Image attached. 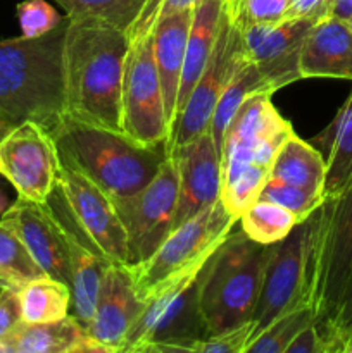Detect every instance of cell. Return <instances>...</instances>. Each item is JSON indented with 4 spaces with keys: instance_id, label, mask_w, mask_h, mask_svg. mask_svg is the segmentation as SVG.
Listing matches in <instances>:
<instances>
[{
    "instance_id": "14",
    "label": "cell",
    "mask_w": 352,
    "mask_h": 353,
    "mask_svg": "<svg viewBox=\"0 0 352 353\" xmlns=\"http://www.w3.org/2000/svg\"><path fill=\"white\" fill-rule=\"evenodd\" d=\"M59 150L50 131L33 121H21L0 141V174L17 196L45 203L57 186Z\"/></svg>"
},
{
    "instance_id": "38",
    "label": "cell",
    "mask_w": 352,
    "mask_h": 353,
    "mask_svg": "<svg viewBox=\"0 0 352 353\" xmlns=\"http://www.w3.org/2000/svg\"><path fill=\"white\" fill-rule=\"evenodd\" d=\"M285 353H328L326 341L316 323H311L297 334Z\"/></svg>"
},
{
    "instance_id": "35",
    "label": "cell",
    "mask_w": 352,
    "mask_h": 353,
    "mask_svg": "<svg viewBox=\"0 0 352 353\" xmlns=\"http://www.w3.org/2000/svg\"><path fill=\"white\" fill-rule=\"evenodd\" d=\"M314 323H316V321H314ZM317 326H320L321 331L326 334L328 341H330L331 347L335 348V352L342 353L345 333H347L349 327L352 326V271L351 274H349L347 285H345L344 293H342L340 303H338V309L333 321H331L330 324H317Z\"/></svg>"
},
{
    "instance_id": "28",
    "label": "cell",
    "mask_w": 352,
    "mask_h": 353,
    "mask_svg": "<svg viewBox=\"0 0 352 353\" xmlns=\"http://www.w3.org/2000/svg\"><path fill=\"white\" fill-rule=\"evenodd\" d=\"M238 223L251 240L261 245H275L282 241L300 221L295 214L278 203L255 200L245 209Z\"/></svg>"
},
{
    "instance_id": "44",
    "label": "cell",
    "mask_w": 352,
    "mask_h": 353,
    "mask_svg": "<svg viewBox=\"0 0 352 353\" xmlns=\"http://www.w3.org/2000/svg\"><path fill=\"white\" fill-rule=\"evenodd\" d=\"M0 286H2V288H17V286L14 285V283H10L9 279L2 274V272H0Z\"/></svg>"
},
{
    "instance_id": "17",
    "label": "cell",
    "mask_w": 352,
    "mask_h": 353,
    "mask_svg": "<svg viewBox=\"0 0 352 353\" xmlns=\"http://www.w3.org/2000/svg\"><path fill=\"white\" fill-rule=\"evenodd\" d=\"M171 154L178 162L179 192L176 202L175 228L221 200V152L211 131L190 140Z\"/></svg>"
},
{
    "instance_id": "6",
    "label": "cell",
    "mask_w": 352,
    "mask_h": 353,
    "mask_svg": "<svg viewBox=\"0 0 352 353\" xmlns=\"http://www.w3.org/2000/svg\"><path fill=\"white\" fill-rule=\"evenodd\" d=\"M162 0H150L128 33L123 72V133L148 147L169 150V126L154 55L155 21Z\"/></svg>"
},
{
    "instance_id": "20",
    "label": "cell",
    "mask_w": 352,
    "mask_h": 353,
    "mask_svg": "<svg viewBox=\"0 0 352 353\" xmlns=\"http://www.w3.org/2000/svg\"><path fill=\"white\" fill-rule=\"evenodd\" d=\"M299 74L300 79L352 81V31L347 21L328 14L311 26L300 47Z\"/></svg>"
},
{
    "instance_id": "16",
    "label": "cell",
    "mask_w": 352,
    "mask_h": 353,
    "mask_svg": "<svg viewBox=\"0 0 352 353\" xmlns=\"http://www.w3.org/2000/svg\"><path fill=\"white\" fill-rule=\"evenodd\" d=\"M0 221L19 238L35 264L45 274L71 285L68 248L54 210L47 202L37 203L17 196Z\"/></svg>"
},
{
    "instance_id": "7",
    "label": "cell",
    "mask_w": 352,
    "mask_h": 353,
    "mask_svg": "<svg viewBox=\"0 0 352 353\" xmlns=\"http://www.w3.org/2000/svg\"><path fill=\"white\" fill-rule=\"evenodd\" d=\"M204 265L164 283L144 303L123 353H193V345L207 336L199 303Z\"/></svg>"
},
{
    "instance_id": "42",
    "label": "cell",
    "mask_w": 352,
    "mask_h": 353,
    "mask_svg": "<svg viewBox=\"0 0 352 353\" xmlns=\"http://www.w3.org/2000/svg\"><path fill=\"white\" fill-rule=\"evenodd\" d=\"M17 124H19V121L14 119L10 114H7L6 110L0 109V141H2Z\"/></svg>"
},
{
    "instance_id": "8",
    "label": "cell",
    "mask_w": 352,
    "mask_h": 353,
    "mask_svg": "<svg viewBox=\"0 0 352 353\" xmlns=\"http://www.w3.org/2000/svg\"><path fill=\"white\" fill-rule=\"evenodd\" d=\"M237 223L238 217L217 200L179 226L173 228L150 257L135 265H126L138 299L145 303L164 283L206 264Z\"/></svg>"
},
{
    "instance_id": "24",
    "label": "cell",
    "mask_w": 352,
    "mask_h": 353,
    "mask_svg": "<svg viewBox=\"0 0 352 353\" xmlns=\"http://www.w3.org/2000/svg\"><path fill=\"white\" fill-rule=\"evenodd\" d=\"M324 176L326 161L323 154L313 143L300 140L295 131L278 148L269 171L271 179L307 190L317 196H323Z\"/></svg>"
},
{
    "instance_id": "34",
    "label": "cell",
    "mask_w": 352,
    "mask_h": 353,
    "mask_svg": "<svg viewBox=\"0 0 352 353\" xmlns=\"http://www.w3.org/2000/svg\"><path fill=\"white\" fill-rule=\"evenodd\" d=\"M254 321H247L240 326L199 340L193 345V353H245L254 338Z\"/></svg>"
},
{
    "instance_id": "22",
    "label": "cell",
    "mask_w": 352,
    "mask_h": 353,
    "mask_svg": "<svg viewBox=\"0 0 352 353\" xmlns=\"http://www.w3.org/2000/svg\"><path fill=\"white\" fill-rule=\"evenodd\" d=\"M2 343L7 353H99L72 314L54 323L21 321Z\"/></svg>"
},
{
    "instance_id": "43",
    "label": "cell",
    "mask_w": 352,
    "mask_h": 353,
    "mask_svg": "<svg viewBox=\"0 0 352 353\" xmlns=\"http://www.w3.org/2000/svg\"><path fill=\"white\" fill-rule=\"evenodd\" d=\"M342 353H352V326L349 327L347 333H345L344 348H342Z\"/></svg>"
},
{
    "instance_id": "36",
    "label": "cell",
    "mask_w": 352,
    "mask_h": 353,
    "mask_svg": "<svg viewBox=\"0 0 352 353\" xmlns=\"http://www.w3.org/2000/svg\"><path fill=\"white\" fill-rule=\"evenodd\" d=\"M244 23H278L290 0H235Z\"/></svg>"
},
{
    "instance_id": "39",
    "label": "cell",
    "mask_w": 352,
    "mask_h": 353,
    "mask_svg": "<svg viewBox=\"0 0 352 353\" xmlns=\"http://www.w3.org/2000/svg\"><path fill=\"white\" fill-rule=\"evenodd\" d=\"M331 0H290L283 19L295 17H324L330 14Z\"/></svg>"
},
{
    "instance_id": "3",
    "label": "cell",
    "mask_w": 352,
    "mask_h": 353,
    "mask_svg": "<svg viewBox=\"0 0 352 353\" xmlns=\"http://www.w3.org/2000/svg\"><path fill=\"white\" fill-rule=\"evenodd\" d=\"M273 93H254L242 102L221 145V202L240 219L269 178L273 161L293 128L273 105Z\"/></svg>"
},
{
    "instance_id": "9",
    "label": "cell",
    "mask_w": 352,
    "mask_h": 353,
    "mask_svg": "<svg viewBox=\"0 0 352 353\" xmlns=\"http://www.w3.org/2000/svg\"><path fill=\"white\" fill-rule=\"evenodd\" d=\"M352 271V179L317 207L311 307L317 324H330Z\"/></svg>"
},
{
    "instance_id": "45",
    "label": "cell",
    "mask_w": 352,
    "mask_h": 353,
    "mask_svg": "<svg viewBox=\"0 0 352 353\" xmlns=\"http://www.w3.org/2000/svg\"><path fill=\"white\" fill-rule=\"evenodd\" d=\"M347 24H349V28H351V31H352V17L347 21Z\"/></svg>"
},
{
    "instance_id": "21",
    "label": "cell",
    "mask_w": 352,
    "mask_h": 353,
    "mask_svg": "<svg viewBox=\"0 0 352 353\" xmlns=\"http://www.w3.org/2000/svg\"><path fill=\"white\" fill-rule=\"evenodd\" d=\"M193 9L176 10V12H159L154 30V55L161 79L164 112L169 126L171 140L173 126L176 121V103H178L179 83H182L183 64H185V48L192 26Z\"/></svg>"
},
{
    "instance_id": "19",
    "label": "cell",
    "mask_w": 352,
    "mask_h": 353,
    "mask_svg": "<svg viewBox=\"0 0 352 353\" xmlns=\"http://www.w3.org/2000/svg\"><path fill=\"white\" fill-rule=\"evenodd\" d=\"M316 21L317 17H295L278 23L242 21V34L248 59L271 74L282 88L299 81L300 47Z\"/></svg>"
},
{
    "instance_id": "33",
    "label": "cell",
    "mask_w": 352,
    "mask_h": 353,
    "mask_svg": "<svg viewBox=\"0 0 352 353\" xmlns=\"http://www.w3.org/2000/svg\"><path fill=\"white\" fill-rule=\"evenodd\" d=\"M16 16L24 38H38L50 33L64 21L47 0H23L16 6Z\"/></svg>"
},
{
    "instance_id": "12",
    "label": "cell",
    "mask_w": 352,
    "mask_h": 353,
    "mask_svg": "<svg viewBox=\"0 0 352 353\" xmlns=\"http://www.w3.org/2000/svg\"><path fill=\"white\" fill-rule=\"evenodd\" d=\"M179 192L178 162L169 152L157 174L130 196L113 199L126 231L128 265L150 257L175 228Z\"/></svg>"
},
{
    "instance_id": "31",
    "label": "cell",
    "mask_w": 352,
    "mask_h": 353,
    "mask_svg": "<svg viewBox=\"0 0 352 353\" xmlns=\"http://www.w3.org/2000/svg\"><path fill=\"white\" fill-rule=\"evenodd\" d=\"M0 272L19 288L30 279L47 276L31 259L19 238L0 221Z\"/></svg>"
},
{
    "instance_id": "13",
    "label": "cell",
    "mask_w": 352,
    "mask_h": 353,
    "mask_svg": "<svg viewBox=\"0 0 352 353\" xmlns=\"http://www.w3.org/2000/svg\"><path fill=\"white\" fill-rule=\"evenodd\" d=\"M59 150V148H57ZM57 190L76 224L110 264L128 265L126 231L113 196L59 150Z\"/></svg>"
},
{
    "instance_id": "27",
    "label": "cell",
    "mask_w": 352,
    "mask_h": 353,
    "mask_svg": "<svg viewBox=\"0 0 352 353\" xmlns=\"http://www.w3.org/2000/svg\"><path fill=\"white\" fill-rule=\"evenodd\" d=\"M21 319L30 324L54 323L69 316L72 307L71 285L50 276L30 279L17 288Z\"/></svg>"
},
{
    "instance_id": "32",
    "label": "cell",
    "mask_w": 352,
    "mask_h": 353,
    "mask_svg": "<svg viewBox=\"0 0 352 353\" xmlns=\"http://www.w3.org/2000/svg\"><path fill=\"white\" fill-rule=\"evenodd\" d=\"M257 200H268V202L278 203V205L285 207L290 212L295 214L299 221H302L313 210H316L324 199L307 192V190L297 188V186L286 185V183L278 181V179L268 178L264 185H262L261 192H259Z\"/></svg>"
},
{
    "instance_id": "15",
    "label": "cell",
    "mask_w": 352,
    "mask_h": 353,
    "mask_svg": "<svg viewBox=\"0 0 352 353\" xmlns=\"http://www.w3.org/2000/svg\"><path fill=\"white\" fill-rule=\"evenodd\" d=\"M126 265L109 264L104 271L93 317L85 326L90 341L99 353H123L128 334L141 314Z\"/></svg>"
},
{
    "instance_id": "29",
    "label": "cell",
    "mask_w": 352,
    "mask_h": 353,
    "mask_svg": "<svg viewBox=\"0 0 352 353\" xmlns=\"http://www.w3.org/2000/svg\"><path fill=\"white\" fill-rule=\"evenodd\" d=\"M68 17H86L130 33L150 0H55Z\"/></svg>"
},
{
    "instance_id": "2",
    "label": "cell",
    "mask_w": 352,
    "mask_h": 353,
    "mask_svg": "<svg viewBox=\"0 0 352 353\" xmlns=\"http://www.w3.org/2000/svg\"><path fill=\"white\" fill-rule=\"evenodd\" d=\"M68 17L38 38L0 41V109L54 133L64 119L62 47Z\"/></svg>"
},
{
    "instance_id": "40",
    "label": "cell",
    "mask_w": 352,
    "mask_h": 353,
    "mask_svg": "<svg viewBox=\"0 0 352 353\" xmlns=\"http://www.w3.org/2000/svg\"><path fill=\"white\" fill-rule=\"evenodd\" d=\"M200 0H162L161 14L176 12V10H190L199 3Z\"/></svg>"
},
{
    "instance_id": "30",
    "label": "cell",
    "mask_w": 352,
    "mask_h": 353,
    "mask_svg": "<svg viewBox=\"0 0 352 353\" xmlns=\"http://www.w3.org/2000/svg\"><path fill=\"white\" fill-rule=\"evenodd\" d=\"M314 310L309 303L286 310L276 317L268 327L255 334L248 343L245 353H285L293 338L307 326L314 323Z\"/></svg>"
},
{
    "instance_id": "1",
    "label": "cell",
    "mask_w": 352,
    "mask_h": 353,
    "mask_svg": "<svg viewBox=\"0 0 352 353\" xmlns=\"http://www.w3.org/2000/svg\"><path fill=\"white\" fill-rule=\"evenodd\" d=\"M126 52L124 31L95 19L68 17L62 47L64 117L123 131Z\"/></svg>"
},
{
    "instance_id": "5",
    "label": "cell",
    "mask_w": 352,
    "mask_h": 353,
    "mask_svg": "<svg viewBox=\"0 0 352 353\" xmlns=\"http://www.w3.org/2000/svg\"><path fill=\"white\" fill-rule=\"evenodd\" d=\"M64 152L93 183L113 199H123L144 188L169 155L164 145L148 147L123 131L78 123L68 117L52 133Z\"/></svg>"
},
{
    "instance_id": "18",
    "label": "cell",
    "mask_w": 352,
    "mask_h": 353,
    "mask_svg": "<svg viewBox=\"0 0 352 353\" xmlns=\"http://www.w3.org/2000/svg\"><path fill=\"white\" fill-rule=\"evenodd\" d=\"M47 203L54 210L59 230H61L66 248H68L69 269H71L72 316L83 326H86L93 317L100 281H102L104 271L110 262L97 250L95 245L76 224L57 186L48 196Z\"/></svg>"
},
{
    "instance_id": "4",
    "label": "cell",
    "mask_w": 352,
    "mask_h": 353,
    "mask_svg": "<svg viewBox=\"0 0 352 353\" xmlns=\"http://www.w3.org/2000/svg\"><path fill=\"white\" fill-rule=\"evenodd\" d=\"M275 245H261L240 230L224 236L199 276V303L207 336L252 321Z\"/></svg>"
},
{
    "instance_id": "41",
    "label": "cell",
    "mask_w": 352,
    "mask_h": 353,
    "mask_svg": "<svg viewBox=\"0 0 352 353\" xmlns=\"http://www.w3.org/2000/svg\"><path fill=\"white\" fill-rule=\"evenodd\" d=\"M330 14L338 19L349 21L352 17V0H331Z\"/></svg>"
},
{
    "instance_id": "25",
    "label": "cell",
    "mask_w": 352,
    "mask_h": 353,
    "mask_svg": "<svg viewBox=\"0 0 352 353\" xmlns=\"http://www.w3.org/2000/svg\"><path fill=\"white\" fill-rule=\"evenodd\" d=\"M313 141H321L326 150L323 196H337L352 179V92L330 126Z\"/></svg>"
},
{
    "instance_id": "26",
    "label": "cell",
    "mask_w": 352,
    "mask_h": 353,
    "mask_svg": "<svg viewBox=\"0 0 352 353\" xmlns=\"http://www.w3.org/2000/svg\"><path fill=\"white\" fill-rule=\"evenodd\" d=\"M282 86L271 74H268L264 69L259 68L254 61L247 59L240 65V69L235 72L226 88H224L223 95L217 100V105L214 109L213 119H211L209 131L213 134L214 141H216L217 150L221 152L224 130H226L228 123L233 117V114L237 112L238 107L242 105V102L251 95H254V93H275Z\"/></svg>"
},
{
    "instance_id": "23",
    "label": "cell",
    "mask_w": 352,
    "mask_h": 353,
    "mask_svg": "<svg viewBox=\"0 0 352 353\" xmlns=\"http://www.w3.org/2000/svg\"><path fill=\"white\" fill-rule=\"evenodd\" d=\"M223 2L224 0H200L193 7L192 26H190L188 38H186L185 64H183L182 83H179L178 103H176V117L185 107L197 79L200 78L204 68H206V62L213 50L214 40H216Z\"/></svg>"
},
{
    "instance_id": "11",
    "label": "cell",
    "mask_w": 352,
    "mask_h": 353,
    "mask_svg": "<svg viewBox=\"0 0 352 353\" xmlns=\"http://www.w3.org/2000/svg\"><path fill=\"white\" fill-rule=\"evenodd\" d=\"M316 226L317 209L297 223L282 241L275 243L262 279L257 307L252 317L255 324L254 336L286 310L304 303L311 305Z\"/></svg>"
},
{
    "instance_id": "10",
    "label": "cell",
    "mask_w": 352,
    "mask_h": 353,
    "mask_svg": "<svg viewBox=\"0 0 352 353\" xmlns=\"http://www.w3.org/2000/svg\"><path fill=\"white\" fill-rule=\"evenodd\" d=\"M247 59L237 2L224 0L213 50L185 107L176 117L169 140V152L209 130L217 100Z\"/></svg>"
},
{
    "instance_id": "37",
    "label": "cell",
    "mask_w": 352,
    "mask_h": 353,
    "mask_svg": "<svg viewBox=\"0 0 352 353\" xmlns=\"http://www.w3.org/2000/svg\"><path fill=\"white\" fill-rule=\"evenodd\" d=\"M21 321L23 319H21L17 288H2L0 290V345H3V338H6Z\"/></svg>"
}]
</instances>
